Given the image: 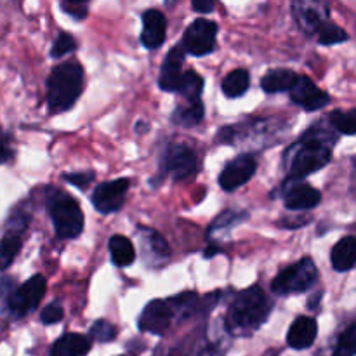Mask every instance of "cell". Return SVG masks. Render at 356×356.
Masks as SVG:
<instances>
[{
	"label": "cell",
	"mask_w": 356,
	"mask_h": 356,
	"mask_svg": "<svg viewBox=\"0 0 356 356\" xmlns=\"http://www.w3.org/2000/svg\"><path fill=\"white\" fill-rule=\"evenodd\" d=\"M216 37H218V24L214 21L200 17L186 28L183 45L191 56H207L214 51Z\"/></svg>",
	"instance_id": "7"
},
{
	"label": "cell",
	"mask_w": 356,
	"mask_h": 356,
	"mask_svg": "<svg viewBox=\"0 0 356 356\" xmlns=\"http://www.w3.org/2000/svg\"><path fill=\"white\" fill-rule=\"evenodd\" d=\"M356 355V322L351 323L336 344L332 356H355Z\"/></svg>",
	"instance_id": "28"
},
{
	"label": "cell",
	"mask_w": 356,
	"mask_h": 356,
	"mask_svg": "<svg viewBox=\"0 0 356 356\" xmlns=\"http://www.w3.org/2000/svg\"><path fill=\"white\" fill-rule=\"evenodd\" d=\"M83 89V68L76 61L54 66L47 80V104L51 113L68 111Z\"/></svg>",
	"instance_id": "3"
},
{
	"label": "cell",
	"mask_w": 356,
	"mask_h": 356,
	"mask_svg": "<svg viewBox=\"0 0 356 356\" xmlns=\"http://www.w3.org/2000/svg\"><path fill=\"white\" fill-rule=\"evenodd\" d=\"M256 159L249 153H243L225 167V170L219 176V184L225 191L238 190L247 181L252 179V176L256 174Z\"/></svg>",
	"instance_id": "12"
},
{
	"label": "cell",
	"mask_w": 356,
	"mask_h": 356,
	"mask_svg": "<svg viewBox=\"0 0 356 356\" xmlns=\"http://www.w3.org/2000/svg\"><path fill=\"white\" fill-rule=\"evenodd\" d=\"M322 200V195L312 184L301 179H287L284 188V202L289 211H309Z\"/></svg>",
	"instance_id": "13"
},
{
	"label": "cell",
	"mask_w": 356,
	"mask_h": 356,
	"mask_svg": "<svg viewBox=\"0 0 356 356\" xmlns=\"http://www.w3.org/2000/svg\"><path fill=\"white\" fill-rule=\"evenodd\" d=\"M129 186H131V183L125 177L96 186L92 193V205L96 207V211H99L101 214H111V212L120 211Z\"/></svg>",
	"instance_id": "11"
},
{
	"label": "cell",
	"mask_w": 356,
	"mask_h": 356,
	"mask_svg": "<svg viewBox=\"0 0 356 356\" xmlns=\"http://www.w3.org/2000/svg\"><path fill=\"white\" fill-rule=\"evenodd\" d=\"M329 122L334 131L341 134L353 136L356 134V108L353 110H336L329 115Z\"/></svg>",
	"instance_id": "26"
},
{
	"label": "cell",
	"mask_w": 356,
	"mask_h": 356,
	"mask_svg": "<svg viewBox=\"0 0 356 356\" xmlns=\"http://www.w3.org/2000/svg\"><path fill=\"white\" fill-rule=\"evenodd\" d=\"M63 308L59 305H56V302H52V305L45 306L44 309H42L40 313V320L42 323H45V325H52V323H58L63 320Z\"/></svg>",
	"instance_id": "34"
},
{
	"label": "cell",
	"mask_w": 356,
	"mask_h": 356,
	"mask_svg": "<svg viewBox=\"0 0 356 356\" xmlns=\"http://www.w3.org/2000/svg\"><path fill=\"white\" fill-rule=\"evenodd\" d=\"M10 159H13V148H10L9 136L0 132V165L9 162Z\"/></svg>",
	"instance_id": "36"
},
{
	"label": "cell",
	"mask_w": 356,
	"mask_h": 356,
	"mask_svg": "<svg viewBox=\"0 0 356 356\" xmlns=\"http://www.w3.org/2000/svg\"><path fill=\"white\" fill-rule=\"evenodd\" d=\"M90 337L97 343H110L117 337V327L111 325L106 320H97L92 327H90Z\"/></svg>",
	"instance_id": "31"
},
{
	"label": "cell",
	"mask_w": 356,
	"mask_h": 356,
	"mask_svg": "<svg viewBox=\"0 0 356 356\" xmlns=\"http://www.w3.org/2000/svg\"><path fill=\"white\" fill-rule=\"evenodd\" d=\"M138 233L139 238H141L143 256L148 263L159 264L169 257V245L160 233H156L152 228H145V226H139Z\"/></svg>",
	"instance_id": "18"
},
{
	"label": "cell",
	"mask_w": 356,
	"mask_h": 356,
	"mask_svg": "<svg viewBox=\"0 0 356 356\" xmlns=\"http://www.w3.org/2000/svg\"><path fill=\"white\" fill-rule=\"evenodd\" d=\"M346 40H348L346 31H344L343 28L337 26V24L329 23V21H327L318 31V42L322 45H336Z\"/></svg>",
	"instance_id": "30"
},
{
	"label": "cell",
	"mask_w": 356,
	"mask_h": 356,
	"mask_svg": "<svg viewBox=\"0 0 356 356\" xmlns=\"http://www.w3.org/2000/svg\"><path fill=\"white\" fill-rule=\"evenodd\" d=\"M167 19L160 10L148 9L143 14L141 44L146 49H159L165 40Z\"/></svg>",
	"instance_id": "16"
},
{
	"label": "cell",
	"mask_w": 356,
	"mask_h": 356,
	"mask_svg": "<svg viewBox=\"0 0 356 356\" xmlns=\"http://www.w3.org/2000/svg\"><path fill=\"white\" fill-rule=\"evenodd\" d=\"M47 209L59 238H76L83 229V212L79 202L59 188L47 190Z\"/></svg>",
	"instance_id": "4"
},
{
	"label": "cell",
	"mask_w": 356,
	"mask_h": 356,
	"mask_svg": "<svg viewBox=\"0 0 356 356\" xmlns=\"http://www.w3.org/2000/svg\"><path fill=\"white\" fill-rule=\"evenodd\" d=\"M63 179L66 183L73 184L76 188H87V184L94 179V174L92 172H75V174H63Z\"/></svg>",
	"instance_id": "35"
},
{
	"label": "cell",
	"mask_w": 356,
	"mask_h": 356,
	"mask_svg": "<svg viewBox=\"0 0 356 356\" xmlns=\"http://www.w3.org/2000/svg\"><path fill=\"white\" fill-rule=\"evenodd\" d=\"M222 355H225V350H222L221 344H209V346L202 348L197 356H222Z\"/></svg>",
	"instance_id": "37"
},
{
	"label": "cell",
	"mask_w": 356,
	"mask_h": 356,
	"mask_svg": "<svg viewBox=\"0 0 356 356\" xmlns=\"http://www.w3.org/2000/svg\"><path fill=\"white\" fill-rule=\"evenodd\" d=\"M316 280H318V270H316L315 263H313L312 257H305V259L298 261L296 264L280 271L275 277L271 289L278 296L301 294V292L312 289L316 284Z\"/></svg>",
	"instance_id": "5"
},
{
	"label": "cell",
	"mask_w": 356,
	"mask_h": 356,
	"mask_svg": "<svg viewBox=\"0 0 356 356\" xmlns=\"http://www.w3.org/2000/svg\"><path fill=\"white\" fill-rule=\"evenodd\" d=\"M298 73H294L292 70H271L266 75L261 79V87H263L266 92H291L292 87L298 82Z\"/></svg>",
	"instance_id": "21"
},
{
	"label": "cell",
	"mask_w": 356,
	"mask_h": 356,
	"mask_svg": "<svg viewBox=\"0 0 356 356\" xmlns=\"http://www.w3.org/2000/svg\"><path fill=\"white\" fill-rule=\"evenodd\" d=\"M292 16L302 33L315 35L329 21V6L312 0H296L291 6Z\"/></svg>",
	"instance_id": "9"
},
{
	"label": "cell",
	"mask_w": 356,
	"mask_h": 356,
	"mask_svg": "<svg viewBox=\"0 0 356 356\" xmlns=\"http://www.w3.org/2000/svg\"><path fill=\"white\" fill-rule=\"evenodd\" d=\"M250 87V75L247 70L238 68L233 70L232 73L225 76L222 80V92L228 97H240L249 90Z\"/></svg>",
	"instance_id": "24"
},
{
	"label": "cell",
	"mask_w": 356,
	"mask_h": 356,
	"mask_svg": "<svg viewBox=\"0 0 356 356\" xmlns=\"http://www.w3.org/2000/svg\"><path fill=\"white\" fill-rule=\"evenodd\" d=\"M316 334H318L316 320L312 316H299L289 329L287 344L292 350H308L315 343Z\"/></svg>",
	"instance_id": "17"
},
{
	"label": "cell",
	"mask_w": 356,
	"mask_h": 356,
	"mask_svg": "<svg viewBox=\"0 0 356 356\" xmlns=\"http://www.w3.org/2000/svg\"><path fill=\"white\" fill-rule=\"evenodd\" d=\"M21 235L19 233L7 232L0 242V271L7 270L16 259V256L21 250Z\"/></svg>",
	"instance_id": "25"
},
{
	"label": "cell",
	"mask_w": 356,
	"mask_h": 356,
	"mask_svg": "<svg viewBox=\"0 0 356 356\" xmlns=\"http://www.w3.org/2000/svg\"><path fill=\"white\" fill-rule=\"evenodd\" d=\"M204 103L200 99L179 104L172 113V122L181 127H195L204 120Z\"/></svg>",
	"instance_id": "22"
},
{
	"label": "cell",
	"mask_w": 356,
	"mask_h": 356,
	"mask_svg": "<svg viewBox=\"0 0 356 356\" xmlns=\"http://www.w3.org/2000/svg\"><path fill=\"white\" fill-rule=\"evenodd\" d=\"M47 291V282L42 275H35L9 296V309L16 316L35 312Z\"/></svg>",
	"instance_id": "8"
},
{
	"label": "cell",
	"mask_w": 356,
	"mask_h": 356,
	"mask_svg": "<svg viewBox=\"0 0 356 356\" xmlns=\"http://www.w3.org/2000/svg\"><path fill=\"white\" fill-rule=\"evenodd\" d=\"M108 247H110V254H111V261L117 266L124 268V266H131L136 259V250L134 245H132L131 240L127 236L122 235H113L108 242Z\"/></svg>",
	"instance_id": "23"
},
{
	"label": "cell",
	"mask_w": 356,
	"mask_h": 356,
	"mask_svg": "<svg viewBox=\"0 0 356 356\" xmlns=\"http://www.w3.org/2000/svg\"><path fill=\"white\" fill-rule=\"evenodd\" d=\"M61 9L65 10L68 16H72L73 19L80 21V19H86V17H87V10H89V6H87L86 2H73V0H70V2H63L61 3Z\"/></svg>",
	"instance_id": "33"
},
{
	"label": "cell",
	"mask_w": 356,
	"mask_h": 356,
	"mask_svg": "<svg viewBox=\"0 0 356 356\" xmlns=\"http://www.w3.org/2000/svg\"><path fill=\"white\" fill-rule=\"evenodd\" d=\"M273 305L257 285L238 292L226 312L225 325L232 336H252L268 320Z\"/></svg>",
	"instance_id": "2"
},
{
	"label": "cell",
	"mask_w": 356,
	"mask_h": 356,
	"mask_svg": "<svg viewBox=\"0 0 356 356\" xmlns=\"http://www.w3.org/2000/svg\"><path fill=\"white\" fill-rule=\"evenodd\" d=\"M174 318H177V312L172 299H155L145 306L138 320V325L143 332L162 336L169 329Z\"/></svg>",
	"instance_id": "6"
},
{
	"label": "cell",
	"mask_w": 356,
	"mask_h": 356,
	"mask_svg": "<svg viewBox=\"0 0 356 356\" xmlns=\"http://www.w3.org/2000/svg\"><path fill=\"white\" fill-rule=\"evenodd\" d=\"M245 218H247L245 212H235V211L222 212V214L212 222L211 228H209V236H214L216 233H221L225 232V229L233 228V226L238 225V222L243 221Z\"/></svg>",
	"instance_id": "29"
},
{
	"label": "cell",
	"mask_w": 356,
	"mask_h": 356,
	"mask_svg": "<svg viewBox=\"0 0 356 356\" xmlns=\"http://www.w3.org/2000/svg\"><path fill=\"white\" fill-rule=\"evenodd\" d=\"M330 261L336 271H350L356 264V236H344L334 245Z\"/></svg>",
	"instance_id": "20"
},
{
	"label": "cell",
	"mask_w": 356,
	"mask_h": 356,
	"mask_svg": "<svg viewBox=\"0 0 356 356\" xmlns=\"http://www.w3.org/2000/svg\"><path fill=\"white\" fill-rule=\"evenodd\" d=\"M76 51V42L75 38L70 33L63 31V33L58 35V38L54 40V45L51 49L52 58H63L66 54H72V52Z\"/></svg>",
	"instance_id": "32"
},
{
	"label": "cell",
	"mask_w": 356,
	"mask_h": 356,
	"mask_svg": "<svg viewBox=\"0 0 356 356\" xmlns=\"http://www.w3.org/2000/svg\"><path fill=\"white\" fill-rule=\"evenodd\" d=\"M191 7H193L195 10H198V13H212L214 10V2H211V0H195L193 3H191Z\"/></svg>",
	"instance_id": "38"
},
{
	"label": "cell",
	"mask_w": 356,
	"mask_h": 356,
	"mask_svg": "<svg viewBox=\"0 0 356 356\" xmlns=\"http://www.w3.org/2000/svg\"><path fill=\"white\" fill-rule=\"evenodd\" d=\"M337 134L332 125L315 124L291 146L284 155V167L289 179H302L322 170L332 159Z\"/></svg>",
	"instance_id": "1"
},
{
	"label": "cell",
	"mask_w": 356,
	"mask_h": 356,
	"mask_svg": "<svg viewBox=\"0 0 356 356\" xmlns=\"http://www.w3.org/2000/svg\"><path fill=\"white\" fill-rule=\"evenodd\" d=\"M202 90H204V79H202L197 72H184L177 92H179L186 101H195L200 99Z\"/></svg>",
	"instance_id": "27"
},
{
	"label": "cell",
	"mask_w": 356,
	"mask_h": 356,
	"mask_svg": "<svg viewBox=\"0 0 356 356\" xmlns=\"http://www.w3.org/2000/svg\"><path fill=\"white\" fill-rule=\"evenodd\" d=\"M90 351V339L82 334L70 332L59 337L49 356H86Z\"/></svg>",
	"instance_id": "19"
},
{
	"label": "cell",
	"mask_w": 356,
	"mask_h": 356,
	"mask_svg": "<svg viewBox=\"0 0 356 356\" xmlns=\"http://www.w3.org/2000/svg\"><path fill=\"white\" fill-rule=\"evenodd\" d=\"M183 65H184V51L177 45L169 51L165 56V61L162 65V72H160L159 86L162 90L167 92H177L183 80Z\"/></svg>",
	"instance_id": "15"
},
{
	"label": "cell",
	"mask_w": 356,
	"mask_h": 356,
	"mask_svg": "<svg viewBox=\"0 0 356 356\" xmlns=\"http://www.w3.org/2000/svg\"><path fill=\"white\" fill-rule=\"evenodd\" d=\"M163 169L176 181L188 179L197 170V155L184 143H174L163 155Z\"/></svg>",
	"instance_id": "10"
},
{
	"label": "cell",
	"mask_w": 356,
	"mask_h": 356,
	"mask_svg": "<svg viewBox=\"0 0 356 356\" xmlns=\"http://www.w3.org/2000/svg\"><path fill=\"white\" fill-rule=\"evenodd\" d=\"M291 99L306 111H318L330 103L329 94L316 87L306 75L298 76V82L291 90Z\"/></svg>",
	"instance_id": "14"
}]
</instances>
